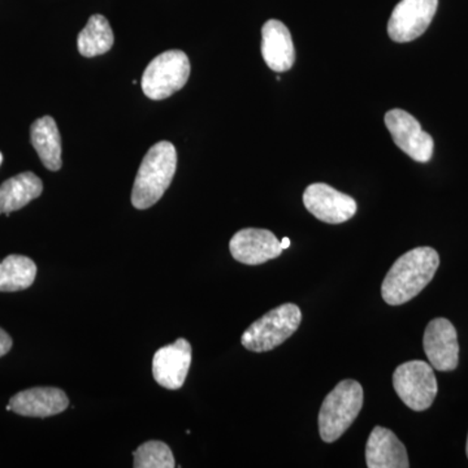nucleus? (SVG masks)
<instances>
[{
    "mask_svg": "<svg viewBox=\"0 0 468 468\" xmlns=\"http://www.w3.org/2000/svg\"><path fill=\"white\" fill-rule=\"evenodd\" d=\"M439 266V254L427 246L401 255L385 276L381 285L383 300L390 306L411 301L432 282Z\"/></svg>",
    "mask_w": 468,
    "mask_h": 468,
    "instance_id": "1",
    "label": "nucleus"
},
{
    "mask_svg": "<svg viewBox=\"0 0 468 468\" xmlns=\"http://www.w3.org/2000/svg\"><path fill=\"white\" fill-rule=\"evenodd\" d=\"M177 168V151L168 141L154 144L144 155L132 190V205L137 209L150 208L162 198L174 180Z\"/></svg>",
    "mask_w": 468,
    "mask_h": 468,
    "instance_id": "2",
    "label": "nucleus"
},
{
    "mask_svg": "<svg viewBox=\"0 0 468 468\" xmlns=\"http://www.w3.org/2000/svg\"><path fill=\"white\" fill-rule=\"evenodd\" d=\"M363 406V388L356 380H343L325 397L319 412V433L335 442L349 430Z\"/></svg>",
    "mask_w": 468,
    "mask_h": 468,
    "instance_id": "3",
    "label": "nucleus"
},
{
    "mask_svg": "<svg viewBox=\"0 0 468 468\" xmlns=\"http://www.w3.org/2000/svg\"><path fill=\"white\" fill-rule=\"evenodd\" d=\"M302 313L297 304L285 303L271 310L243 332L241 344L254 353L276 349L300 326Z\"/></svg>",
    "mask_w": 468,
    "mask_h": 468,
    "instance_id": "4",
    "label": "nucleus"
},
{
    "mask_svg": "<svg viewBox=\"0 0 468 468\" xmlns=\"http://www.w3.org/2000/svg\"><path fill=\"white\" fill-rule=\"evenodd\" d=\"M190 76V61L180 50L158 55L144 69L143 91L153 101H163L181 90Z\"/></svg>",
    "mask_w": 468,
    "mask_h": 468,
    "instance_id": "5",
    "label": "nucleus"
},
{
    "mask_svg": "<svg viewBox=\"0 0 468 468\" xmlns=\"http://www.w3.org/2000/svg\"><path fill=\"white\" fill-rule=\"evenodd\" d=\"M393 387L401 401L414 411L430 409L439 392L433 367L423 360H411L397 367Z\"/></svg>",
    "mask_w": 468,
    "mask_h": 468,
    "instance_id": "6",
    "label": "nucleus"
},
{
    "mask_svg": "<svg viewBox=\"0 0 468 468\" xmlns=\"http://www.w3.org/2000/svg\"><path fill=\"white\" fill-rule=\"evenodd\" d=\"M394 144L415 162H430L433 155V138L421 129L417 119L403 110H390L384 117Z\"/></svg>",
    "mask_w": 468,
    "mask_h": 468,
    "instance_id": "7",
    "label": "nucleus"
},
{
    "mask_svg": "<svg viewBox=\"0 0 468 468\" xmlns=\"http://www.w3.org/2000/svg\"><path fill=\"white\" fill-rule=\"evenodd\" d=\"M437 7L439 0H401L393 9L388 34L394 42L414 41L431 26Z\"/></svg>",
    "mask_w": 468,
    "mask_h": 468,
    "instance_id": "8",
    "label": "nucleus"
},
{
    "mask_svg": "<svg viewBox=\"0 0 468 468\" xmlns=\"http://www.w3.org/2000/svg\"><path fill=\"white\" fill-rule=\"evenodd\" d=\"M303 203L310 214L328 224L345 223L356 214L354 198L323 183L310 185L304 190Z\"/></svg>",
    "mask_w": 468,
    "mask_h": 468,
    "instance_id": "9",
    "label": "nucleus"
},
{
    "mask_svg": "<svg viewBox=\"0 0 468 468\" xmlns=\"http://www.w3.org/2000/svg\"><path fill=\"white\" fill-rule=\"evenodd\" d=\"M424 353L437 371L449 372L460 362L457 331L448 319H433L427 325L423 338Z\"/></svg>",
    "mask_w": 468,
    "mask_h": 468,
    "instance_id": "10",
    "label": "nucleus"
},
{
    "mask_svg": "<svg viewBox=\"0 0 468 468\" xmlns=\"http://www.w3.org/2000/svg\"><path fill=\"white\" fill-rule=\"evenodd\" d=\"M229 250L234 260L248 266L266 263L282 254V242L275 234L257 228H246L234 234Z\"/></svg>",
    "mask_w": 468,
    "mask_h": 468,
    "instance_id": "11",
    "label": "nucleus"
},
{
    "mask_svg": "<svg viewBox=\"0 0 468 468\" xmlns=\"http://www.w3.org/2000/svg\"><path fill=\"white\" fill-rule=\"evenodd\" d=\"M192 365V345L185 338L156 351L153 358V375L156 383L169 390L183 387Z\"/></svg>",
    "mask_w": 468,
    "mask_h": 468,
    "instance_id": "12",
    "label": "nucleus"
},
{
    "mask_svg": "<svg viewBox=\"0 0 468 468\" xmlns=\"http://www.w3.org/2000/svg\"><path fill=\"white\" fill-rule=\"evenodd\" d=\"M11 411L27 418H48L66 411L67 394L58 388L39 387L23 390L9 399Z\"/></svg>",
    "mask_w": 468,
    "mask_h": 468,
    "instance_id": "13",
    "label": "nucleus"
},
{
    "mask_svg": "<svg viewBox=\"0 0 468 468\" xmlns=\"http://www.w3.org/2000/svg\"><path fill=\"white\" fill-rule=\"evenodd\" d=\"M261 55L270 69L286 72L295 61L294 45L288 27L279 20H268L261 29Z\"/></svg>",
    "mask_w": 468,
    "mask_h": 468,
    "instance_id": "14",
    "label": "nucleus"
},
{
    "mask_svg": "<svg viewBox=\"0 0 468 468\" xmlns=\"http://www.w3.org/2000/svg\"><path fill=\"white\" fill-rule=\"evenodd\" d=\"M366 462L369 468H409L405 445L392 431L375 427L366 446Z\"/></svg>",
    "mask_w": 468,
    "mask_h": 468,
    "instance_id": "15",
    "label": "nucleus"
},
{
    "mask_svg": "<svg viewBox=\"0 0 468 468\" xmlns=\"http://www.w3.org/2000/svg\"><path fill=\"white\" fill-rule=\"evenodd\" d=\"M43 192V184L33 172H23L0 185V215L26 207Z\"/></svg>",
    "mask_w": 468,
    "mask_h": 468,
    "instance_id": "16",
    "label": "nucleus"
},
{
    "mask_svg": "<svg viewBox=\"0 0 468 468\" xmlns=\"http://www.w3.org/2000/svg\"><path fill=\"white\" fill-rule=\"evenodd\" d=\"M30 143L48 171L57 172L61 168V137L54 117L43 116L33 122Z\"/></svg>",
    "mask_w": 468,
    "mask_h": 468,
    "instance_id": "17",
    "label": "nucleus"
},
{
    "mask_svg": "<svg viewBox=\"0 0 468 468\" xmlns=\"http://www.w3.org/2000/svg\"><path fill=\"white\" fill-rule=\"evenodd\" d=\"M115 42L109 20L101 15H92L88 24L77 37V48L85 58L106 54Z\"/></svg>",
    "mask_w": 468,
    "mask_h": 468,
    "instance_id": "18",
    "label": "nucleus"
},
{
    "mask_svg": "<svg viewBox=\"0 0 468 468\" xmlns=\"http://www.w3.org/2000/svg\"><path fill=\"white\" fill-rule=\"evenodd\" d=\"M37 276L36 263L24 255H8L0 261V292L26 291Z\"/></svg>",
    "mask_w": 468,
    "mask_h": 468,
    "instance_id": "19",
    "label": "nucleus"
},
{
    "mask_svg": "<svg viewBox=\"0 0 468 468\" xmlns=\"http://www.w3.org/2000/svg\"><path fill=\"white\" fill-rule=\"evenodd\" d=\"M135 468H174L176 462L168 445L162 441H149L138 446L133 452Z\"/></svg>",
    "mask_w": 468,
    "mask_h": 468,
    "instance_id": "20",
    "label": "nucleus"
},
{
    "mask_svg": "<svg viewBox=\"0 0 468 468\" xmlns=\"http://www.w3.org/2000/svg\"><path fill=\"white\" fill-rule=\"evenodd\" d=\"M12 347V338L7 332L0 328V358L9 353Z\"/></svg>",
    "mask_w": 468,
    "mask_h": 468,
    "instance_id": "21",
    "label": "nucleus"
},
{
    "mask_svg": "<svg viewBox=\"0 0 468 468\" xmlns=\"http://www.w3.org/2000/svg\"><path fill=\"white\" fill-rule=\"evenodd\" d=\"M289 246H291V239H289L288 237H285V239H282V250H285V249H288Z\"/></svg>",
    "mask_w": 468,
    "mask_h": 468,
    "instance_id": "22",
    "label": "nucleus"
},
{
    "mask_svg": "<svg viewBox=\"0 0 468 468\" xmlns=\"http://www.w3.org/2000/svg\"><path fill=\"white\" fill-rule=\"evenodd\" d=\"M3 155L2 153H0V165H2Z\"/></svg>",
    "mask_w": 468,
    "mask_h": 468,
    "instance_id": "23",
    "label": "nucleus"
},
{
    "mask_svg": "<svg viewBox=\"0 0 468 468\" xmlns=\"http://www.w3.org/2000/svg\"><path fill=\"white\" fill-rule=\"evenodd\" d=\"M466 452H467V458H468V437H467V446H466Z\"/></svg>",
    "mask_w": 468,
    "mask_h": 468,
    "instance_id": "24",
    "label": "nucleus"
}]
</instances>
